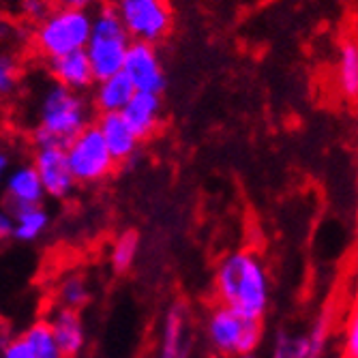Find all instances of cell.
<instances>
[{
	"instance_id": "cell-1",
	"label": "cell",
	"mask_w": 358,
	"mask_h": 358,
	"mask_svg": "<svg viewBox=\"0 0 358 358\" xmlns=\"http://www.w3.org/2000/svg\"><path fill=\"white\" fill-rule=\"evenodd\" d=\"M213 287L219 305L253 320H262L271 303L268 271L259 255L251 249L225 255L217 264Z\"/></svg>"
},
{
	"instance_id": "cell-2",
	"label": "cell",
	"mask_w": 358,
	"mask_h": 358,
	"mask_svg": "<svg viewBox=\"0 0 358 358\" xmlns=\"http://www.w3.org/2000/svg\"><path fill=\"white\" fill-rule=\"evenodd\" d=\"M131 43V35L127 32L122 20L110 3L94 11L92 35L86 45V54L90 58L96 82L122 73Z\"/></svg>"
},
{
	"instance_id": "cell-3",
	"label": "cell",
	"mask_w": 358,
	"mask_h": 358,
	"mask_svg": "<svg viewBox=\"0 0 358 358\" xmlns=\"http://www.w3.org/2000/svg\"><path fill=\"white\" fill-rule=\"evenodd\" d=\"M92 20L94 13L90 11L64 7L52 9L50 15L39 22L35 32H32L35 50L48 60L86 50L92 35Z\"/></svg>"
},
{
	"instance_id": "cell-4",
	"label": "cell",
	"mask_w": 358,
	"mask_h": 358,
	"mask_svg": "<svg viewBox=\"0 0 358 358\" xmlns=\"http://www.w3.org/2000/svg\"><path fill=\"white\" fill-rule=\"evenodd\" d=\"M262 337V320L247 317L225 305L217 303L206 317V339L213 352L221 358L255 354Z\"/></svg>"
},
{
	"instance_id": "cell-5",
	"label": "cell",
	"mask_w": 358,
	"mask_h": 358,
	"mask_svg": "<svg viewBox=\"0 0 358 358\" xmlns=\"http://www.w3.org/2000/svg\"><path fill=\"white\" fill-rule=\"evenodd\" d=\"M90 103L82 92L62 84H50L39 101V127L69 144L90 127Z\"/></svg>"
},
{
	"instance_id": "cell-6",
	"label": "cell",
	"mask_w": 358,
	"mask_h": 358,
	"mask_svg": "<svg viewBox=\"0 0 358 358\" xmlns=\"http://www.w3.org/2000/svg\"><path fill=\"white\" fill-rule=\"evenodd\" d=\"M134 41L157 45L172 30V9L168 0H110Z\"/></svg>"
},
{
	"instance_id": "cell-7",
	"label": "cell",
	"mask_w": 358,
	"mask_h": 358,
	"mask_svg": "<svg viewBox=\"0 0 358 358\" xmlns=\"http://www.w3.org/2000/svg\"><path fill=\"white\" fill-rule=\"evenodd\" d=\"M67 157L78 185L101 182L116 170V159L94 122L67 144Z\"/></svg>"
},
{
	"instance_id": "cell-8",
	"label": "cell",
	"mask_w": 358,
	"mask_h": 358,
	"mask_svg": "<svg viewBox=\"0 0 358 358\" xmlns=\"http://www.w3.org/2000/svg\"><path fill=\"white\" fill-rule=\"evenodd\" d=\"M32 166L37 168L45 193L54 200L69 198L71 191L76 189V178L69 166L67 146H48V148H35V157H32Z\"/></svg>"
},
{
	"instance_id": "cell-9",
	"label": "cell",
	"mask_w": 358,
	"mask_h": 358,
	"mask_svg": "<svg viewBox=\"0 0 358 358\" xmlns=\"http://www.w3.org/2000/svg\"><path fill=\"white\" fill-rule=\"evenodd\" d=\"M122 73L131 80L138 92H155L161 94L166 88L164 64L157 54V48L150 43L134 41L129 48Z\"/></svg>"
},
{
	"instance_id": "cell-10",
	"label": "cell",
	"mask_w": 358,
	"mask_h": 358,
	"mask_svg": "<svg viewBox=\"0 0 358 358\" xmlns=\"http://www.w3.org/2000/svg\"><path fill=\"white\" fill-rule=\"evenodd\" d=\"M191 352V317L189 307L176 303L168 309L159 337L157 358H189Z\"/></svg>"
},
{
	"instance_id": "cell-11",
	"label": "cell",
	"mask_w": 358,
	"mask_h": 358,
	"mask_svg": "<svg viewBox=\"0 0 358 358\" xmlns=\"http://www.w3.org/2000/svg\"><path fill=\"white\" fill-rule=\"evenodd\" d=\"M7 206H41L45 198L43 180L32 164H22L9 170L5 178Z\"/></svg>"
},
{
	"instance_id": "cell-12",
	"label": "cell",
	"mask_w": 358,
	"mask_h": 358,
	"mask_svg": "<svg viewBox=\"0 0 358 358\" xmlns=\"http://www.w3.org/2000/svg\"><path fill=\"white\" fill-rule=\"evenodd\" d=\"M94 124L99 127V131L112 157L116 159V164H124V161L134 159L142 140L138 138V134L134 131L131 124L127 122L122 114H99Z\"/></svg>"
},
{
	"instance_id": "cell-13",
	"label": "cell",
	"mask_w": 358,
	"mask_h": 358,
	"mask_svg": "<svg viewBox=\"0 0 358 358\" xmlns=\"http://www.w3.org/2000/svg\"><path fill=\"white\" fill-rule=\"evenodd\" d=\"M48 71L56 84H62V86L76 90V92H84L96 84V78H94V71H92V64H90L86 50L67 54L62 58L48 60Z\"/></svg>"
},
{
	"instance_id": "cell-14",
	"label": "cell",
	"mask_w": 358,
	"mask_h": 358,
	"mask_svg": "<svg viewBox=\"0 0 358 358\" xmlns=\"http://www.w3.org/2000/svg\"><path fill=\"white\" fill-rule=\"evenodd\" d=\"M161 110H164L161 94L136 92L131 103L124 108L122 116L131 124V129L138 134L140 140H148L157 134V129L161 124Z\"/></svg>"
},
{
	"instance_id": "cell-15",
	"label": "cell",
	"mask_w": 358,
	"mask_h": 358,
	"mask_svg": "<svg viewBox=\"0 0 358 358\" xmlns=\"http://www.w3.org/2000/svg\"><path fill=\"white\" fill-rule=\"evenodd\" d=\"M48 322L64 356L76 358L84 350V343H86V329H84L80 311L56 307L50 313Z\"/></svg>"
},
{
	"instance_id": "cell-16",
	"label": "cell",
	"mask_w": 358,
	"mask_h": 358,
	"mask_svg": "<svg viewBox=\"0 0 358 358\" xmlns=\"http://www.w3.org/2000/svg\"><path fill=\"white\" fill-rule=\"evenodd\" d=\"M136 86L124 73L96 82L92 88V108L99 114H122L136 96Z\"/></svg>"
},
{
	"instance_id": "cell-17",
	"label": "cell",
	"mask_w": 358,
	"mask_h": 358,
	"mask_svg": "<svg viewBox=\"0 0 358 358\" xmlns=\"http://www.w3.org/2000/svg\"><path fill=\"white\" fill-rule=\"evenodd\" d=\"M335 84L343 99L358 103V39H343L337 54Z\"/></svg>"
},
{
	"instance_id": "cell-18",
	"label": "cell",
	"mask_w": 358,
	"mask_h": 358,
	"mask_svg": "<svg viewBox=\"0 0 358 358\" xmlns=\"http://www.w3.org/2000/svg\"><path fill=\"white\" fill-rule=\"evenodd\" d=\"M13 217V238L20 243L37 241L50 225V215L43 206H7Z\"/></svg>"
},
{
	"instance_id": "cell-19",
	"label": "cell",
	"mask_w": 358,
	"mask_h": 358,
	"mask_svg": "<svg viewBox=\"0 0 358 358\" xmlns=\"http://www.w3.org/2000/svg\"><path fill=\"white\" fill-rule=\"evenodd\" d=\"M22 335L37 358H67L60 350L48 320H37L35 324H30Z\"/></svg>"
},
{
	"instance_id": "cell-20",
	"label": "cell",
	"mask_w": 358,
	"mask_h": 358,
	"mask_svg": "<svg viewBox=\"0 0 358 358\" xmlns=\"http://www.w3.org/2000/svg\"><path fill=\"white\" fill-rule=\"evenodd\" d=\"M90 301V287L84 275H69L64 277L56 289V303L62 309H73L80 311L82 307H86V303Z\"/></svg>"
},
{
	"instance_id": "cell-21",
	"label": "cell",
	"mask_w": 358,
	"mask_h": 358,
	"mask_svg": "<svg viewBox=\"0 0 358 358\" xmlns=\"http://www.w3.org/2000/svg\"><path fill=\"white\" fill-rule=\"evenodd\" d=\"M140 251V234L136 230H124L116 236L110 253V262L116 273H127L134 266Z\"/></svg>"
},
{
	"instance_id": "cell-22",
	"label": "cell",
	"mask_w": 358,
	"mask_h": 358,
	"mask_svg": "<svg viewBox=\"0 0 358 358\" xmlns=\"http://www.w3.org/2000/svg\"><path fill=\"white\" fill-rule=\"evenodd\" d=\"M333 324H335V315H333V309L331 307L322 309L317 313L315 322L311 324V329L307 333L311 358H322L324 352H327L329 341H331V333H333Z\"/></svg>"
},
{
	"instance_id": "cell-23",
	"label": "cell",
	"mask_w": 358,
	"mask_h": 358,
	"mask_svg": "<svg viewBox=\"0 0 358 358\" xmlns=\"http://www.w3.org/2000/svg\"><path fill=\"white\" fill-rule=\"evenodd\" d=\"M271 358H311L307 335L279 333L273 341Z\"/></svg>"
},
{
	"instance_id": "cell-24",
	"label": "cell",
	"mask_w": 358,
	"mask_h": 358,
	"mask_svg": "<svg viewBox=\"0 0 358 358\" xmlns=\"http://www.w3.org/2000/svg\"><path fill=\"white\" fill-rule=\"evenodd\" d=\"M343 352H345V356H358V303L352 307V311L345 320Z\"/></svg>"
},
{
	"instance_id": "cell-25",
	"label": "cell",
	"mask_w": 358,
	"mask_h": 358,
	"mask_svg": "<svg viewBox=\"0 0 358 358\" xmlns=\"http://www.w3.org/2000/svg\"><path fill=\"white\" fill-rule=\"evenodd\" d=\"M15 82H17V64H15V58L5 54L0 58V92L5 96L15 88Z\"/></svg>"
},
{
	"instance_id": "cell-26",
	"label": "cell",
	"mask_w": 358,
	"mask_h": 358,
	"mask_svg": "<svg viewBox=\"0 0 358 358\" xmlns=\"http://www.w3.org/2000/svg\"><path fill=\"white\" fill-rule=\"evenodd\" d=\"M20 11L26 20L30 22H43L50 11H52V5H50V0H22L20 3Z\"/></svg>"
},
{
	"instance_id": "cell-27",
	"label": "cell",
	"mask_w": 358,
	"mask_h": 358,
	"mask_svg": "<svg viewBox=\"0 0 358 358\" xmlns=\"http://www.w3.org/2000/svg\"><path fill=\"white\" fill-rule=\"evenodd\" d=\"M0 358H37V356L32 354V350L26 343L24 335H17L7 345H3V356H0Z\"/></svg>"
},
{
	"instance_id": "cell-28",
	"label": "cell",
	"mask_w": 358,
	"mask_h": 358,
	"mask_svg": "<svg viewBox=\"0 0 358 358\" xmlns=\"http://www.w3.org/2000/svg\"><path fill=\"white\" fill-rule=\"evenodd\" d=\"M58 7L64 9H78V11H90V9H99L106 5V0H56Z\"/></svg>"
},
{
	"instance_id": "cell-29",
	"label": "cell",
	"mask_w": 358,
	"mask_h": 358,
	"mask_svg": "<svg viewBox=\"0 0 358 358\" xmlns=\"http://www.w3.org/2000/svg\"><path fill=\"white\" fill-rule=\"evenodd\" d=\"M13 217L5 210L3 215H0V236H3L5 241L7 238H13Z\"/></svg>"
},
{
	"instance_id": "cell-30",
	"label": "cell",
	"mask_w": 358,
	"mask_h": 358,
	"mask_svg": "<svg viewBox=\"0 0 358 358\" xmlns=\"http://www.w3.org/2000/svg\"><path fill=\"white\" fill-rule=\"evenodd\" d=\"M0 170H3L5 174H9V152L7 150H3V155H0Z\"/></svg>"
},
{
	"instance_id": "cell-31",
	"label": "cell",
	"mask_w": 358,
	"mask_h": 358,
	"mask_svg": "<svg viewBox=\"0 0 358 358\" xmlns=\"http://www.w3.org/2000/svg\"><path fill=\"white\" fill-rule=\"evenodd\" d=\"M236 358H257L255 354H247V356H236Z\"/></svg>"
},
{
	"instance_id": "cell-32",
	"label": "cell",
	"mask_w": 358,
	"mask_h": 358,
	"mask_svg": "<svg viewBox=\"0 0 358 358\" xmlns=\"http://www.w3.org/2000/svg\"><path fill=\"white\" fill-rule=\"evenodd\" d=\"M345 358H358V356H345Z\"/></svg>"
}]
</instances>
